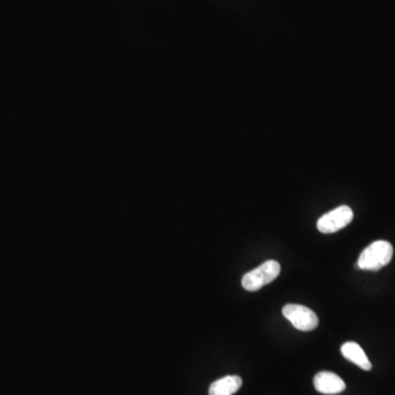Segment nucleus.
<instances>
[{"label":"nucleus","instance_id":"423d86ee","mask_svg":"<svg viewBox=\"0 0 395 395\" xmlns=\"http://www.w3.org/2000/svg\"><path fill=\"white\" fill-rule=\"evenodd\" d=\"M342 355L345 357L347 360L351 361L356 366L362 369L365 371L371 370L372 365L367 357L366 353L357 342H345L340 348Z\"/></svg>","mask_w":395,"mask_h":395},{"label":"nucleus","instance_id":"f257e3e1","mask_svg":"<svg viewBox=\"0 0 395 395\" xmlns=\"http://www.w3.org/2000/svg\"><path fill=\"white\" fill-rule=\"evenodd\" d=\"M393 246L387 240H377L365 248L359 256L357 267L362 270L378 272L392 261Z\"/></svg>","mask_w":395,"mask_h":395},{"label":"nucleus","instance_id":"39448f33","mask_svg":"<svg viewBox=\"0 0 395 395\" xmlns=\"http://www.w3.org/2000/svg\"><path fill=\"white\" fill-rule=\"evenodd\" d=\"M314 387L322 394L334 395L344 392L346 383L334 372L321 371L314 377Z\"/></svg>","mask_w":395,"mask_h":395},{"label":"nucleus","instance_id":"20e7f679","mask_svg":"<svg viewBox=\"0 0 395 395\" xmlns=\"http://www.w3.org/2000/svg\"><path fill=\"white\" fill-rule=\"evenodd\" d=\"M353 219V210L348 206H340L322 216L317 221V229L324 234H332L347 227Z\"/></svg>","mask_w":395,"mask_h":395},{"label":"nucleus","instance_id":"0eeeda50","mask_svg":"<svg viewBox=\"0 0 395 395\" xmlns=\"http://www.w3.org/2000/svg\"><path fill=\"white\" fill-rule=\"evenodd\" d=\"M242 385V378L238 376H227L210 385L209 395H233L240 390Z\"/></svg>","mask_w":395,"mask_h":395},{"label":"nucleus","instance_id":"f03ea898","mask_svg":"<svg viewBox=\"0 0 395 395\" xmlns=\"http://www.w3.org/2000/svg\"><path fill=\"white\" fill-rule=\"evenodd\" d=\"M280 272H281V267L278 261H265L261 263V266L244 274L242 279L243 288L250 292L258 291L261 288L272 283L274 279H276Z\"/></svg>","mask_w":395,"mask_h":395},{"label":"nucleus","instance_id":"7ed1b4c3","mask_svg":"<svg viewBox=\"0 0 395 395\" xmlns=\"http://www.w3.org/2000/svg\"><path fill=\"white\" fill-rule=\"evenodd\" d=\"M282 314L299 331L310 332L319 325V317L311 308L300 304H287L282 308Z\"/></svg>","mask_w":395,"mask_h":395}]
</instances>
